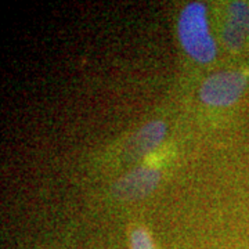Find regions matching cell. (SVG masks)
Returning <instances> with one entry per match:
<instances>
[{
	"label": "cell",
	"mask_w": 249,
	"mask_h": 249,
	"mask_svg": "<svg viewBox=\"0 0 249 249\" xmlns=\"http://www.w3.org/2000/svg\"><path fill=\"white\" fill-rule=\"evenodd\" d=\"M181 46L194 60L211 62L216 55V45L209 32L206 9L201 3H190L178 19Z\"/></svg>",
	"instance_id": "1"
},
{
	"label": "cell",
	"mask_w": 249,
	"mask_h": 249,
	"mask_svg": "<svg viewBox=\"0 0 249 249\" xmlns=\"http://www.w3.org/2000/svg\"><path fill=\"white\" fill-rule=\"evenodd\" d=\"M247 78L241 72H219L205 80L199 90L201 100L209 106H231L241 97Z\"/></svg>",
	"instance_id": "2"
},
{
	"label": "cell",
	"mask_w": 249,
	"mask_h": 249,
	"mask_svg": "<svg viewBox=\"0 0 249 249\" xmlns=\"http://www.w3.org/2000/svg\"><path fill=\"white\" fill-rule=\"evenodd\" d=\"M160 178V170L144 165L119 178L112 187V194L119 199H137L150 194Z\"/></svg>",
	"instance_id": "3"
},
{
	"label": "cell",
	"mask_w": 249,
	"mask_h": 249,
	"mask_svg": "<svg viewBox=\"0 0 249 249\" xmlns=\"http://www.w3.org/2000/svg\"><path fill=\"white\" fill-rule=\"evenodd\" d=\"M249 31V6L245 1L230 4L226 27L223 31L224 45L230 50H240Z\"/></svg>",
	"instance_id": "4"
},
{
	"label": "cell",
	"mask_w": 249,
	"mask_h": 249,
	"mask_svg": "<svg viewBox=\"0 0 249 249\" xmlns=\"http://www.w3.org/2000/svg\"><path fill=\"white\" fill-rule=\"evenodd\" d=\"M165 133H166V126L163 122L160 121L150 122L134 136L129 150L134 155H145L160 145Z\"/></svg>",
	"instance_id": "5"
},
{
	"label": "cell",
	"mask_w": 249,
	"mask_h": 249,
	"mask_svg": "<svg viewBox=\"0 0 249 249\" xmlns=\"http://www.w3.org/2000/svg\"><path fill=\"white\" fill-rule=\"evenodd\" d=\"M129 237L130 249H157L151 234L142 226L132 227L129 231Z\"/></svg>",
	"instance_id": "6"
}]
</instances>
